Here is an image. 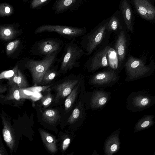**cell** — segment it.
I'll return each instance as SVG.
<instances>
[{
  "mask_svg": "<svg viewBox=\"0 0 155 155\" xmlns=\"http://www.w3.org/2000/svg\"><path fill=\"white\" fill-rule=\"evenodd\" d=\"M109 19H105L81 37L80 44L86 53L85 56L91 55L100 47L109 42L111 34L107 29Z\"/></svg>",
  "mask_w": 155,
  "mask_h": 155,
  "instance_id": "6da1fadb",
  "label": "cell"
},
{
  "mask_svg": "<svg viewBox=\"0 0 155 155\" xmlns=\"http://www.w3.org/2000/svg\"><path fill=\"white\" fill-rule=\"evenodd\" d=\"M76 40H72L65 45L59 70L61 74H65L73 68L79 67L80 60L86 54Z\"/></svg>",
  "mask_w": 155,
  "mask_h": 155,
  "instance_id": "7a4b0ae2",
  "label": "cell"
},
{
  "mask_svg": "<svg viewBox=\"0 0 155 155\" xmlns=\"http://www.w3.org/2000/svg\"><path fill=\"white\" fill-rule=\"evenodd\" d=\"M60 51L48 55L39 61L29 60L25 67L30 72L34 85H40L43 77L47 71L51 67L56 61Z\"/></svg>",
  "mask_w": 155,
  "mask_h": 155,
  "instance_id": "3957f363",
  "label": "cell"
},
{
  "mask_svg": "<svg viewBox=\"0 0 155 155\" xmlns=\"http://www.w3.org/2000/svg\"><path fill=\"white\" fill-rule=\"evenodd\" d=\"M45 32H55L71 40L83 36L86 33L87 30L85 28L47 24L42 25L37 28L34 33L37 34Z\"/></svg>",
  "mask_w": 155,
  "mask_h": 155,
  "instance_id": "277c9868",
  "label": "cell"
},
{
  "mask_svg": "<svg viewBox=\"0 0 155 155\" xmlns=\"http://www.w3.org/2000/svg\"><path fill=\"white\" fill-rule=\"evenodd\" d=\"M84 79V76L81 74H70L62 78L51 88L56 93L53 102L57 103L67 97L75 87Z\"/></svg>",
  "mask_w": 155,
  "mask_h": 155,
  "instance_id": "5b68a950",
  "label": "cell"
},
{
  "mask_svg": "<svg viewBox=\"0 0 155 155\" xmlns=\"http://www.w3.org/2000/svg\"><path fill=\"white\" fill-rule=\"evenodd\" d=\"M111 46V43L108 42L100 47L91 54L85 64L88 72L94 73L100 69L109 67L107 57Z\"/></svg>",
  "mask_w": 155,
  "mask_h": 155,
  "instance_id": "8992f818",
  "label": "cell"
},
{
  "mask_svg": "<svg viewBox=\"0 0 155 155\" xmlns=\"http://www.w3.org/2000/svg\"><path fill=\"white\" fill-rule=\"evenodd\" d=\"M119 78L120 76L116 71L107 67L91 75L89 78L88 83L94 86H108L116 83Z\"/></svg>",
  "mask_w": 155,
  "mask_h": 155,
  "instance_id": "52a82bcc",
  "label": "cell"
},
{
  "mask_svg": "<svg viewBox=\"0 0 155 155\" xmlns=\"http://www.w3.org/2000/svg\"><path fill=\"white\" fill-rule=\"evenodd\" d=\"M63 46L61 41L48 38L35 42L32 46L31 52L34 55L44 57L54 52L60 51Z\"/></svg>",
  "mask_w": 155,
  "mask_h": 155,
  "instance_id": "ba28073f",
  "label": "cell"
},
{
  "mask_svg": "<svg viewBox=\"0 0 155 155\" xmlns=\"http://www.w3.org/2000/svg\"><path fill=\"white\" fill-rule=\"evenodd\" d=\"M130 110L134 112L142 111L155 104V96L147 94H134L130 99Z\"/></svg>",
  "mask_w": 155,
  "mask_h": 155,
  "instance_id": "9c48e42d",
  "label": "cell"
},
{
  "mask_svg": "<svg viewBox=\"0 0 155 155\" xmlns=\"http://www.w3.org/2000/svg\"><path fill=\"white\" fill-rule=\"evenodd\" d=\"M113 48L116 51L118 63L121 65L126 53L127 39L124 31L122 29L115 35Z\"/></svg>",
  "mask_w": 155,
  "mask_h": 155,
  "instance_id": "30bf717a",
  "label": "cell"
},
{
  "mask_svg": "<svg viewBox=\"0 0 155 155\" xmlns=\"http://www.w3.org/2000/svg\"><path fill=\"white\" fill-rule=\"evenodd\" d=\"M20 26L17 24L1 25L0 26V39L2 41H8L15 38L22 32Z\"/></svg>",
  "mask_w": 155,
  "mask_h": 155,
  "instance_id": "8fae6325",
  "label": "cell"
},
{
  "mask_svg": "<svg viewBox=\"0 0 155 155\" xmlns=\"http://www.w3.org/2000/svg\"><path fill=\"white\" fill-rule=\"evenodd\" d=\"M136 8L139 14L148 20L155 19V8L147 0H134Z\"/></svg>",
  "mask_w": 155,
  "mask_h": 155,
  "instance_id": "7c38bea8",
  "label": "cell"
},
{
  "mask_svg": "<svg viewBox=\"0 0 155 155\" xmlns=\"http://www.w3.org/2000/svg\"><path fill=\"white\" fill-rule=\"evenodd\" d=\"M1 118L3 139L11 152L12 153L15 145V134L9 120L2 116H1Z\"/></svg>",
  "mask_w": 155,
  "mask_h": 155,
  "instance_id": "4fadbf2b",
  "label": "cell"
},
{
  "mask_svg": "<svg viewBox=\"0 0 155 155\" xmlns=\"http://www.w3.org/2000/svg\"><path fill=\"white\" fill-rule=\"evenodd\" d=\"M127 76L130 78L142 74L147 70L142 61L132 57L128 58L125 64Z\"/></svg>",
  "mask_w": 155,
  "mask_h": 155,
  "instance_id": "5bb4252c",
  "label": "cell"
},
{
  "mask_svg": "<svg viewBox=\"0 0 155 155\" xmlns=\"http://www.w3.org/2000/svg\"><path fill=\"white\" fill-rule=\"evenodd\" d=\"M41 140L48 150L51 153H55L58 150L57 141L55 137L46 131L39 130Z\"/></svg>",
  "mask_w": 155,
  "mask_h": 155,
  "instance_id": "9a60e30c",
  "label": "cell"
},
{
  "mask_svg": "<svg viewBox=\"0 0 155 155\" xmlns=\"http://www.w3.org/2000/svg\"><path fill=\"white\" fill-rule=\"evenodd\" d=\"M120 8L125 25L128 30L132 31V12L130 5L127 0H122Z\"/></svg>",
  "mask_w": 155,
  "mask_h": 155,
  "instance_id": "2e32d148",
  "label": "cell"
},
{
  "mask_svg": "<svg viewBox=\"0 0 155 155\" xmlns=\"http://www.w3.org/2000/svg\"><path fill=\"white\" fill-rule=\"evenodd\" d=\"M13 75L8 80V85L13 84H17L20 88L28 87V84L26 78L17 66L14 68Z\"/></svg>",
  "mask_w": 155,
  "mask_h": 155,
  "instance_id": "e0dca14e",
  "label": "cell"
},
{
  "mask_svg": "<svg viewBox=\"0 0 155 155\" xmlns=\"http://www.w3.org/2000/svg\"><path fill=\"white\" fill-rule=\"evenodd\" d=\"M79 0H56L52 8L56 14H59L70 9Z\"/></svg>",
  "mask_w": 155,
  "mask_h": 155,
  "instance_id": "ac0fdd59",
  "label": "cell"
},
{
  "mask_svg": "<svg viewBox=\"0 0 155 155\" xmlns=\"http://www.w3.org/2000/svg\"><path fill=\"white\" fill-rule=\"evenodd\" d=\"M108 98L107 93L103 91H97L93 94L91 105L93 108H99L103 106L107 102Z\"/></svg>",
  "mask_w": 155,
  "mask_h": 155,
  "instance_id": "d6986e66",
  "label": "cell"
},
{
  "mask_svg": "<svg viewBox=\"0 0 155 155\" xmlns=\"http://www.w3.org/2000/svg\"><path fill=\"white\" fill-rule=\"evenodd\" d=\"M120 142L118 136L114 135L111 136L107 141L105 148V153L111 155L117 152L120 148Z\"/></svg>",
  "mask_w": 155,
  "mask_h": 155,
  "instance_id": "ffe728a7",
  "label": "cell"
},
{
  "mask_svg": "<svg viewBox=\"0 0 155 155\" xmlns=\"http://www.w3.org/2000/svg\"><path fill=\"white\" fill-rule=\"evenodd\" d=\"M9 89L5 97L4 101H12L20 102L22 99L20 97V88L16 84L8 85Z\"/></svg>",
  "mask_w": 155,
  "mask_h": 155,
  "instance_id": "44dd1931",
  "label": "cell"
},
{
  "mask_svg": "<svg viewBox=\"0 0 155 155\" xmlns=\"http://www.w3.org/2000/svg\"><path fill=\"white\" fill-rule=\"evenodd\" d=\"M122 28L123 26L121 24L120 19L116 12L109 18L107 25V29L110 33L111 34L113 33L115 35Z\"/></svg>",
  "mask_w": 155,
  "mask_h": 155,
  "instance_id": "7402d4cb",
  "label": "cell"
},
{
  "mask_svg": "<svg viewBox=\"0 0 155 155\" xmlns=\"http://www.w3.org/2000/svg\"><path fill=\"white\" fill-rule=\"evenodd\" d=\"M152 115L143 116L140 119L134 127V132H137L148 128L154 124L153 118Z\"/></svg>",
  "mask_w": 155,
  "mask_h": 155,
  "instance_id": "603a6c76",
  "label": "cell"
},
{
  "mask_svg": "<svg viewBox=\"0 0 155 155\" xmlns=\"http://www.w3.org/2000/svg\"><path fill=\"white\" fill-rule=\"evenodd\" d=\"M84 81V79L77 85L66 98L64 102L65 110L66 111L69 110L76 98L80 88Z\"/></svg>",
  "mask_w": 155,
  "mask_h": 155,
  "instance_id": "cb8c5ba5",
  "label": "cell"
},
{
  "mask_svg": "<svg viewBox=\"0 0 155 155\" xmlns=\"http://www.w3.org/2000/svg\"><path fill=\"white\" fill-rule=\"evenodd\" d=\"M42 117L46 122L50 124H53L59 119V114L56 110L49 109L45 110L43 112Z\"/></svg>",
  "mask_w": 155,
  "mask_h": 155,
  "instance_id": "d4e9b609",
  "label": "cell"
},
{
  "mask_svg": "<svg viewBox=\"0 0 155 155\" xmlns=\"http://www.w3.org/2000/svg\"><path fill=\"white\" fill-rule=\"evenodd\" d=\"M52 67L47 71L44 75L41 84V85H46L50 84L57 76L61 74L59 70H58L57 69H53Z\"/></svg>",
  "mask_w": 155,
  "mask_h": 155,
  "instance_id": "484cf974",
  "label": "cell"
},
{
  "mask_svg": "<svg viewBox=\"0 0 155 155\" xmlns=\"http://www.w3.org/2000/svg\"><path fill=\"white\" fill-rule=\"evenodd\" d=\"M13 7L7 3H1L0 4V16L5 17L12 15L14 12Z\"/></svg>",
  "mask_w": 155,
  "mask_h": 155,
  "instance_id": "4316f807",
  "label": "cell"
},
{
  "mask_svg": "<svg viewBox=\"0 0 155 155\" xmlns=\"http://www.w3.org/2000/svg\"><path fill=\"white\" fill-rule=\"evenodd\" d=\"M52 89L50 87L47 89L46 93L43 96L41 100L42 105L44 108L48 107L54 101V96L51 93Z\"/></svg>",
  "mask_w": 155,
  "mask_h": 155,
  "instance_id": "83f0119b",
  "label": "cell"
},
{
  "mask_svg": "<svg viewBox=\"0 0 155 155\" xmlns=\"http://www.w3.org/2000/svg\"><path fill=\"white\" fill-rule=\"evenodd\" d=\"M21 43L20 40L17 39L8 43L5 48V52L7 56L12 55L18 48Z\"/></svg>",
  "mask_w": 155,
  "mask_h": 155,
  "instance_id": "f1b7e54d",
  "label": "cell"
},
{
  "mask_svg": "<svg viewBox=\"0 0 155 155\" xmlns=\"http://www.w3.org/2000/svg\"><path fill=\"white\" fill-rule=\"evenodd\" d=\"M81 114V110L79 107L75 108L68 118L67 122L70 124L75 122L78 120Z\"/></svg>",
  "mask_w": 155,
  "mask_h": 155,
  "instance_id": "f546056e",
  "label": "cell"
},
{
  "mask_svg": "<svg viewBox=\"0 0 155 155\" xmlns=\"http://www.w3.org/2000/svg\"><path fill=\"white\" fill-rule=\"evenodd\" d=\"M53 84H50L42 86H38V85H34L30 87L23 88L25 90L32 93L40 92L41 91H45L47 89L53 85Z\"/></svg>",
  "mask_w": 155,
  "mask_h": 155,
  "instance_id": "4dcf8cb0",
  "label": "cell"
},
{
  "mask_svg": "<svg viewBox=\"0 0 155 155\" xmlns=\"http://www.w3.org/2000/svg\"><path fill=\"white\" fill-rule=\"evenodd\" d=\"M50 0H32L30 3V8L32 9H36L43 6Z\"/></svg>",
  "mask_w": 155,
  "mask_h": 155,
  "instance_id": "1f68e13d",
  "label": "cell"
},
{
  "mask_svg": "<svg viewBox=\"0 0 155 155\" xmlns=\"http://www.w3.org/2000/svg\"><path fill=\"white\" fill-rule=\"evenodd\" d=\"M14 72V68L12 70L5 71L2 72L0 74V79H2V78H6L8 80L13 75Z\"/></svg>",
  "mask_w": 155,
  "mask_h": 155,
  "instance_id": "d6a6232c",
  "label": "cell"
},
{
  "mask_svg": "<svg viewBox=\"0 0 155 155\" xmlns=\"http://www.w3.org/2000/svg\"><path fill=\"white\" fill-rule=\"evenodd\" d=\"M71 142L70 137H67L63 140L61 145L62 150L63 151H65L69 147Z\"/></svg>",
  "mask_w": 155,
  "mask_h": 155,
  "instance_id": "836d02e7",
  "label": "cell"
},
{
  "mask_svg": "<svg viewBox=\"0 0 155 155\" xmlns=\"http://www.w3.org/2000/svg\"><path fill=\"white\" fill-rule=\"evenodd\" d=\"M7 154V152L1 141L0 144V155H5Z\"/></svg>",
  "mask_w": 155,
  "mask_h": 155,
  "instance_id": "e575fe53",
  "label": "cell"
},
{
  "mask_svg": "<svg viewBox=\"0 0 155 155\" xmlns=\"http://www.w3.org/2000/svg\"><path fill=\"white\" fill-rule=\"evenodd\" d=\"M7 87L6 85L2 84L0 85V93L1 94L5 92L7 90Z\"/></svg>",
  "mask_w": 155,
  "mask_h": 155,
  "instance_id": "d590c367",
  "label": "cell"
},
{
  "mask_svg": "<svg viewBox=\"0 0 155 155\" xmlns=\"http://www.w3.org/2000/svg\"><path fill=\"white\" fill-rule=\"evenodd\" d=\"M28 0H23V1L24 2H27V1H28Z\"/></svg>",
  "mask_w": 155,
  "mask_h": 155,
  "instance_id": "8d00e7d4",
  "label": "cell"
}]
</instances>
